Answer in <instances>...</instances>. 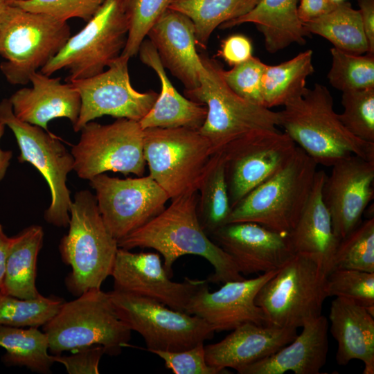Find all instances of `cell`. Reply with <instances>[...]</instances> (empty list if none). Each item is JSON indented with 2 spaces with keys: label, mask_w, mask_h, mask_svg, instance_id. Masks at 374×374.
<instances>
[{
  "label": "cell",
  "mask_w": 374,
  "mask_h": 374,
  "mask_svg": "<svg viewBox=\"0 0 374 374\" xmlns=\"http://www.w3.org/2000/svg\"><path fill=\"white\" fill-rule=\"evenodd\" d=\"M54 355L91 346H102L105 354L118 355L128 346L132 330L118 317L109 292L87 290L64 302L43 328Z\"/></svg>",
  "instance_id": "8992f818"
},
{
  "label": "cell",
  "mask_w": 374,
  "mask_h": 374,
  "mask_svg": "<svg viewBox=\"0 0 374 374\" xmlns=\"http://www.w3.org/2000/svg\"><path fill=\"white\" fill-rule=\"evenodd\" d=\"M211 236L244 275L279 269L294 254L288 234L255 222L226 224Z\"/></svg>",
  "instance_id": "ffe728a7"
},
{
  "label": "cell",
  "mask_w": 374,
  "mask_h": 374,
  "mask_svg": "<svg viewBox=\"0 0 374 374\" xmlns=\"http://www.w3.org/2000/svg\"><path fill=\"white\" fill-rule=\"evenodd\" d=\"M362 25L368 44V55H374V0H358Z\"/></svg>",
  "instance_id": "7dc6e473"
},
{
  "label": "cell",
  "mask_w": 374,
  "mask_h": 374,
  "mask_svg": "<svg viewBox=\"0 0 374 374\" xmlns=\"http://www.w3.org/2000/svg\"><path fill=\"white\" fill-rule=\"evenodd\" d=\"M11 242V238L6 235L0 224V289L2 287L6 271V258Z\"/></svg>",
  "instance_id": "c3c4849f"
},
{
  "label": "cell",
  "mask_w": 374,
  "mask_h": 374,
  "mask_svg": "<svg viewBox=\"0 0 374 374\" xmlns=\"http://www.w3.org/2000/svg\"><path fill=\"white\" fill-rule=\"evenodd\" d=\"M322 187V199L341 241L359 224L374 196V160L357 155L342 159L331 166Z\"/></svg>",
  "instance_id": "ac0fdd59"
},
{
  "label": "cell",
  "mask_w": 374,
  "mask_h": 374,
  "mask_svg": "<svg viewBox=\"0 0 374 374\" xmlns=\"http://www.w3.org/2000/svg\"><path fill=\"white\" fill-rule=\"evenodd\" d=\"M328 73L330 84L346 91L374 87V56L347 53L332 47Z\"/></svg>",
  "instance_id": "d590c367"
},
{
  "label": "cell",
  "mask_w": 374,
  "mask_h": 374,
  "mask_svg": "<svg viewBox=\"0 0 374 374\" xmlns=\"http://www.w3.org/2000/svg\"><path fill=\"white\" fill-rule=\"evenodd\" d=\"M260 0H172L168 8L188 17L195 26L196 44L205 48L222 24L249 12Z\"/></svg>",
  "instance_id": "1f68e13d"
},
{
  "label": "cell",
  "mask_w": 374,
  "mask_h": 374,
  "mask_svg": "<svg viewBox=\"0 0 374 374\" xmlns=\"http://www.w3.org/2000/svg\"><path fill=\"white\" fill-rule=\"evenodd\" d=\"M172 200L169 206L149 222L118 240L120 248H152L163 258V267L170 278L172 266L181 256L195 255L205 258L214 272L207 281L224 283L244 279L231 256L204 232L197 215V192Z\"/></svg>",
  "instance_id": "6da1fadb"
},
{
  "label": "cell",
  "mask_w": 374,
  "mask_h": 374,
  "mask_svg": "<svg viewBox=\"0 0 374 374\" xmlns=\"http://www.w3.org/2000/svg\"><path fill=\"white\" fill-rule=\"evenodd\" d=\"M64 302L62 299L42 294L34 299H21L0 292V325L44 326L58 312Z\"/></svg>",
  "instance_id": "e575fe53"
},
{
  "label": "cell",
  "mask_w": 374,
  "mask_h": 374,
  "mask_svg": "<svg viewBox=\"0 0 374 374\" xmlns=\"http://www.w3.org/2000/svg\"><path fill=\"white\" fill-rule=\"evenodd\" d=\"M200 58L204 70L199 73V86L185 91V95L206 106V117L199 132L209 141L214 154L254 132L278 130L279 112L238 96L224 81L220 64L204 55Z\"/></svg>",
  "instance_id": "277c9868"
},
{
  "label": "cell",
  "mask_w": 374,
  "mask_h": 374,
  "mask_svg": "<svg viewBox=\"0 0 374 374\" xmlns=\"http://www.w3.org/2000/svg\"><path fill=\"white\" fill-rule=\"evenodd\" d=\"M296 329L273 325L243 323L215 344L204 346L207 364L221 373L235 371L267 357L291 342Z\"/></svg>",
  "instance_id": "603a6c76"
},
{
  "label": "cell",
  "mask_w": 374,
  "mask_h": 374,
  "mask_svg": "<svg viewBox=\"0 0 374 374\" xmlns=\"http://www.w3.org/2000/svg\"><path fill=\"white\" fill-rule=\"evenodd\" d=\"M318 164L301 148L287 164L232 209L227 224L250 222L288 234L312 191Z\"/></svg>",
  "instance_id": "5b68a950"
},
{
  "label": "cell",
  "mask_w": 374,
  "mask_h": 374,
  "mask_svg": "<svg viewBox=\"0 0 374 374\" xmlns=\"http://www.w3.org/2000/svg\"><path fill=\"white\" fill-rule=\"evenodd\" d=\"M67 21L8 5L0 24V70L12 84L25 85L71 37Z\"/></svg>",
  "instance_id": "52a82bcc"
},
{
  "label": "cell",
  "mask_w": 374,
  "mask_h": 374,
  "mask_svg": "<svg viewBox=\"0 0 374 374\" xmlns=\"http://www.w3.org/2000/svg\"><path fill=\"white\" fill-rule=\"evenodd\" d=\"M332 1L335 2V3H341V2L344 1V0H332Z\"/></svg>",
  "instance_id": "f5cc1de1"
},
{
  "label": "cell",
  "mask_w": 374,
  "mask_h": 374,
  "mask_svg": "<svg viewBox=\"0 0 374 374\" xmlns=\"http://www.w3.org/2000/svg\"><path fill=\"white\" fill-rule=\"evenodd\" d=\"M21 0H0V2L8 5H12V3Z\"/></svg>",
  "instance_id": "816d5d0a"
},
{
  "label": "cell",
  "mask_w": 374,
  "mask_h": 374,
  "mask_svg": "<svg viewBox=\"0 0 374 374\" xmlns=\"http://www.w3.org/2000/svg\"><path fill=\"white\" fill-rule=\"evenodd\" d=\"M0 346L6 351L2 361L7 366H26L44 374L51 373L54 362L48 354V339L37 328L24 329L0 325Z\"/></svg>",
  "instance_id": "d6a6232c"
},
{
  "label": "cell",
  "mask_w": 374,
  "mask_h": 374,
  "mask_svg": "<svg viewBox=\"0 0 374 374\" xmlns=\"http://www.w3.org/2000/svg\"><path fill=\"white\" fill-rule=\"evenodd\" d=\"M147 35L164 68L183 83L186 91L199 86V73L204 66L196 51L195 26L188 17L168 8Z\"/></svg>",
  "instance_id": "44dd1931"
},
{
  "label": "cell",
  "mask_w": 374,
  "mask_h": 374,
  "mask_svg": "<svg viewBox=\"0 0 374 374\" xmlns=\"http://www.w3.org/2000/svg\"><path fill=\"white\" fill-rule=\"evenodd\" d=\"M326 175L323 170L317 172L309 198L288 238L294 254L312 258L328 274L340 240L335 234L330 213L322 199Z\"/></svg>",
  "instance_id": "d4e9b609"
},
{
  "label": "cell",
  "mask_w": 374,
  "mask_h": 374,
  "mask_svg": "<svg viewBox=\"0 0 374 374\" xmlns=\"http://www.w3.org/2000/svg\"><path fill=\"white\" fill-rule=\"evenodd\" d=\"M266 65L252 55L231 70L222 69V74L227 85L238 96L251 103L262 105V78Z\"/></svg>",
  "instance_id": "60d3db41"
},
{
  "label": "cell",
  "mask_w": 374,
  "mask_h": 374,
  "mask_svg": "<svg viewBox=\"0 0 374 374\" xmlns=\"http://www.w3.org/2000/svg\"><path fill=\"white\" fill-rule=\"evenodd\" d=\"M31 87H23L8 98L14 115L21 121L48 132V123L57 118L69 119L74 125L80 109V96L69 82L39 72L30 77Z\"/></svg>",
  "instance_id": "7402d4cb"
},
{
  "label": "cell",
  "mask_w": 374,
  "mask_h": 374,
  "mask_svg": "<svg viewBox=\"0 0 374 374\" xmlns=\"http://www.w3.org/2000/svg\"><path fill=\"white\" fill-rule=\"evenodd\" d=\"M172 1L124 0L128 33L121 55L130 58L139 53L145 37L168 8Z\"/></svg>",
  "instance_id": "f35d334b"
},
{
  "label": "cell",
  "mask_w": 374,
  "mask_h": 374,
  "mask_svg": "<svg viewBox=\"0 0 374 374\" xmlns=\"http://www.w3.org/2000/svg\"><path fill=\"white\" fill-rule=\"evenodd\" d=\"M333 105L329 90L317 83L285 103L279 112L280 126L317 164L332 166L353 154L374 160V143L348 131Z\"/></svg>",
  "instance_id": "7a4b0ae2"
},
{
  "label": "cell",
  "mask_w": 374,
  "mask_h": 374,
  "mask_svg": "<svg viewBox=\"0 0 374 374\" xmlns=\"http://www.w3.org/2000/svg\"><path fill=\"white\" fill-rule=\"evenodd\" d=\"M118 317L143 338L147 350L181 351L211 339L204 319L152 299L114 289L109 292Z\"/></svg>",
  "instance_id": "8fae6325"
},
{
  "label": "cell",
  "mask_w": 374,
  "mask_h": 374,
  "mask_svg": "<svg viewBox=\"0 0 374 374\" xmlns=\"http://www.w3.org/2000/svg\"><path fill=\"white\" fill-rule=\"evenodd\" d=\"M217 55L230 66H233L247 60L252 56L251 42L244 35H231L222 41Z\"/></svg>",
  "instance_id": "f6af8a7d"
},
{
  "label": "cell",
  "mask_w": 374,
  "mask_h": 374,
  "mask_svg": "<svg viewBox=\"0 0 374 374\" xmlns=\"http://www.w3.org/2000/svg\"><path fill=\"white\" fill-rule=\"evenodd\" d=\"M326 297L350 299L366 308L374 317V273L351 269H334L326 277Z\"/></svg>",
  "instance_id": "74e56055"
},
{
  "label": "cell",
  "mask_w": 374,
  "mask_h": 374,
  "mask_svg": "<svg viewBox=\"0 0 374 374\" xmlns=\"http://www.w3.org/2000/svg\"><path fill=\"white\" fill-rule=\"evenodd\" d=\"M5 124L0 121V140L5 131ZM12 157V152L10 150H3L0 148V181L4 178L8 168L10 166V161Z\"/></svg>",
  "instance_id": "681fc988"
},
{
  "label": "cell",
  "mask_w": 374,
  "mask_h": 374,
  "mask_svg": "<svg viewBox=\"0 0 374 374\" xmlns=\"http://www.w3.org/2000/svg\"><path fill=\"white\" fill-rule=\"evenodd\" d=\"M297 8V0H260L249 12L219 28L253 23L263 35L265 49L274 53L293 43L304 44L310 35L299 18Z\"/></svg>",
  "instance_id": "83f0119b"
},
{
  "label": "cell",
  "mask_w": 374,
  "mask_h": 374,
  "mask_svg": "<svg viewBox=\"0 0 374 374\" xmlns=\"http://www.w3.org/2000/svg\"><path fill=\"white\" fill-rule=\"evenodd\" d=\"M127 56L120 55L103 72L69 81L80 96L78 118L73 128L78 132L89 122L108 115L141 121L155 103L159 93L139 92L131 84Z\"/></svg>",
  "instance_id": "9a60e30c"
},
{
  "label": "cell",
  "mask_w": 374,
  "mask_h": 374,
  "mask_svg": "<svg viewBox=\"0 0 374 374\" xmlns=\"http://www.w3.org/2000/svg\"><path fill=\"white\" fill-rule=\"evenodd\" d=\"M143 154L149 175L172 199L198 191L214 153L198 130L152 127L143 130Z\"/></svg>",
  "instance_id": "ba28073f"
},
{
  "label": "cell",
  "mask_w": 374,
  "mask_h": 374,
  "mask_svg": "<svg viewBox=\"0 0 374 374\" xmlns=\"http://www.w3.org/2000/svg\"><path fill=\"white\" fill-rule=\"evenodd\" d=\"M351 269L374 273V217L359 224L341 240L332 269Z\"/></svg>",
  "instance_id": "8d00e7d4"
},
{
  "label": "cell",
  "mask_w": 374,
  "mask_h": 374,
  "mask_svg": "<svg viewBox=\"0 0 374 374\" xmlns=\"http://www.w3.org/2000/svg\"><path fill=\"white\" fill-rule=\"evenodd\" d=\"M374 317L366 308L343 297H336L330 310V331L337 343V363L353 359L364 364V374L374 373Z\"/></svg>",
  "instance_id": "484cf974"
},
{
  "label": "cell",
  "mask_w": 374,
  "mask_h": 374,
  "mask_svg": "<svg viewBox=\"0 0 374 374\" xmlns=\"http://www.w3.org/2000/svg\"><path fill=\"white\" fill-rule=\"evenodd\" d=\"M327 274L312 258L294 254L259 290L256 304L269 325L297 328L321 314Z\"/></svg>",
  "instance_id": "30bf717a"
},
{
  "label": "cell",
  "mask_w": 374,
  "mask_h": 374,
  "mask_svg": "<svg viewBox=\"0 0 374 374\" xmlns=\"http://www.w3.org/2000/svg\"><path fill=\"white\" fill-rule=\"evenodd\" d=\"M344 111L338 117L353 135L374 143V87L342 92Z\"/></svg>",
  "instance_id": "ab89813d"
},
{
  "label": "cell",
  "mask_w": 374,
  "mask_h": 374,
  "mask_svg": "<svg viewBox=\"0 0 374 374\" xmlns=\"http://www.w3.org/2000/svg\"><path fill=\"white\" fill-rule=\"evenodd\" d=\"M262 273L251 279L223 283L215 292H210L208 282L190 299L186 312L204 319L215 332L232 330L245 323L269 325L256 296L262 286L278 271Z\"/></svg>",
  "instance_id": "d6986e66"
},
{
  "label": "cell",
  "mask_w": 374,
  "mask_h": 374,
  "mask_svg": "<svg viewBox=\"0 0 374 374\" xmlns=\"http://www.w3.org/2000/svg\"><path fill=\"white\" fill-rule=\"evenodd\" d=\"M339 3L332 0H301L297 8L301 21L308 22L333 10Z\"/></svg>",
  "instance_id": "bcb514c9"
},
{
  "label": "cell",
  "mask_w": 374,
  "mask_h": 374,
  "mask_svg": "<svg viewBox=\"0 0 374 374\" xmlns=\"http://www.w3.org/2000/svg\"><path fill=\"white\" fill-rule=\"evenodd\" d=\"M139 53L141 61L155 71L161 82V91L155 103L139 121L142 129L187 127L199 130L206 117V106L184 97L177 91L150 40H143Z\"/></svg>",
  "instance_id": "4316f807"
},
{
  "label": "cell",
  "mask_w": 374,
  "mask_h": 374,
  "mask_svg": "<svg viewBox=\"0 0 374 374\" xmlns=\"http://www.w3.org/2000/svg\"><path fill=\"white\" fill-rule=\"evenodd\" d=\"M7 6H8V4H5V3H3L0 2V24H1V20L3 19V15H4V12L6 11Z\"/></svg>",
  "instance_id": "f907efd6"
},
{
  "label": "cell",
  "mask_w": 374,
  "mask_h": 374,
  "mask_svg": "<svg viewBox=\"0 0 374 374\" xmlns=\"http://www.w3.org/2000/svg\"><path fill=\"white\" fill-rule=\"evenodd\" d=\"M43 239L44 231L39 225L29 226L11 237L1 292L21 299H34L41 295L35 283Z\"/></svg>",
  "instance_id": "f1b7e54d"
},
{
  "label": "cell",
  "mask_w": 374,
  "mask_h": 374,
  "mask_svg": "<svg viewBox=\"0 0 374 374\" xmlns=\"http://www.w3.org/2000/svg\"><path fill=\"white\" fill-rule=\"evenodd\" d=\"M296 148L292 139L277 130L254 132L222 151L231 209L285 166Z\"/></svg>",
  "instance_id": "2e32d148"
},
{
  "label": "cell",
  "mask_w": 374,
  "mask_h": 374,
  "mask_svg": "<svg viewBox=\"0 0 374 374\" xmlns=\"http://www.w3.org/2000/svg\"><path fill=\"white\" fill-rule=\"evenodd\" d=\"M302 331L272 355L242 366L240 374H318L326 364L328 353L329 321L320 316L309 319Z\"/></svg>",
  "instance_id": "cb8c5ba5"
},
{
  "label": "cell",
  "mask_w": 374,
  "mask_h": 374,
  "mask_svg": "<svg viewBox=\"0 0 374 374\" xmlns=\"http://www.w3.org/2000/svg\"><path fill=\"white\" fill-rule=\"evenodd\" d=\"M127 33L124 0H104L87 24L71 35L40 72L51 76L66 69V82L97 75L121 55Z\"/></svg>",
  "instance_id": "9c48e42d"
},
{
  "label": "cell",
  "mask_w": 374,
  "mask_h": 374,
  "mask_svg": "<svg viewBox=\"0 0 374 374\" xmlns=\"http://www.w3.org/2000/svg\"><path fill=\"white\" fill-rule=\"evenodd\" d=\"M102 346H91L76 350L69 356L52 355L54 362L62 364L69 374H98L99 362L105 354Z\"/></svg>",
  "instance_id": "ee69618b"
},
{
  "label": "cell",
  "mask_w": 374,
  "mask_h": 374,
  "mask_svg": "<svg viewBox=\"0 0 374 374\" xmlns=\"http://www.w3.org/2000/svg\"><path fill=\"white\" fill-rule=\"evenodd\" d=\"M71 153L78 177L90 180L112 171L143 176V130L139 121L118 118L110 124L87 123Z\"/></svg>",
  "instance_id": "4fadbf2b"
},
{
  "label": "cell",
  "mask_w": 374,
  "mask_h": 374,
  "mask_svg": "<svg viewBox=\"0 0 374 374\" xmlns=\"http://www.w3.org/2000/svg\"><path fill=\"white\" fill-rule=\"evenodd\" d=\"M69 213V232L61 239L59 250L62 261L72 269L65 279L66 286L78 296L87 290L100 289L111 276L118 246L89 190L75 194Z\"/></svg>",
  "instance_id": "3957f363"
},
{
  "label": "cell",
  "mask_w": 374,
  "mask_h": 374,
  "mask_svg": "<svg viewBox=\"0 0 374 374\" xmlns=\"http://www.w3.org/2000/svg\"><path fill=\"white\" fill-rule=\"evenodd\" d=\"M197 215L204 232L211 235L227 224L231 212L225 175V160L215 153L198 189Z\"/></svg>",
  "instance_id": "836d02e7"
},
{
  "label": "cell",
  "mask_w": 374,
  "mask_h": 374,
  "mask_svg": "<svg viewBox=\"0 0 374 374\" xmlns=\"http://www.w3.org/2000/svg\"><path fill=\"white\" fill-rule=\"evenodd\" d=\"M161 357L166 366L175 374H219L217 369L209 366L205 357L204 342L181 351H149Z\"/></svg>",
  "instance_id": "7bdbcfd3"
},
{
  "label": "cell",
  "mask_w": 374,
  "mask_h": 374,
  "mask_svg": "<svg viewBox=\"0 0 374 374\" xmlns=\"http://www.w3.org/2000/svg\"><path fill=\"white\" fill-rule=\"evenodd\" d=\"M310 34L320 35L343 51L362 55L368 51L361 14L348 2H341L329 12L306 23Z\"/></svg>",
  "instance_id": "f546056e"
},
{
  "label": "cell",
  "mask_w": 374,
  "mask_h": 374,
  "mask_svg": "<svg viewBox=\"0 0 374 374\" xmlns=\"http://www.w3.org/2000/svg\"><path fill=\"white\" fill-rule=\"evenodd\" d=\"M89 184L103 222L117 242L161 213L170 199L150 175L119 179L103 173Z\"/></svg>",
  "instance_id": "5bb4252c"
},
{
  "label": "cell",
  "mask_w": 374,
  "mask_h": 374,
  "mask_svg": "<svg viewBox=\"0 0 374 374\" xmlns=\"http://www.w3.org/2000/svg\"><path fill=\"white\" fill-rule=\"evenodd\" d=\"M312 54L309 49L279 64L266 65L262 86L264 107L284 106L304 92L306 79L314 71Z\"/></svg>",
  "instance_id": "4dcf8cb0"
},
{
  "label": "cell",
  "mask_w": 374,
  "mask_h": 374,
  "mask_svg": "<svg viewBox=\"0 0 374 374\" xmlns=\"http://www.w3.org/2000/svg\"><path fill=\"white\" fill-rule=\"evenodd\" d=\"M0 121L13 132L19 150L18 161L28 162L44 177L51 201L44 212L46 222L67 227L72 199L66 185L68 174L73 170L74 160L60 139L42 127L18 119L8 98L0 102Z\"/></svg>",
  "instance_id": "7c38bea8"
},
{
  "label": "cell",
  "mask_w": 374,
  "mask_h": 374,
  "mask_svg": "<svg viewBox=\"0 0 374 374\" xmlns=\"http://www.w3.org/2000/svg\"><path fill=\"white\" fill-rule=\"evenodd\" d=\"M104 0H21L12 5L25 10L43 13L67 21L79 18L88 21L98 11Z\"/></svg>",
  "instance_id": "b9f144b4"
},
{
  "label": "cell",
  "mask_w": 374,
  "mask_h": 374,
  "mask_svg": "<svg viewBox=\"0 0 374 374\" xmlns=\"http://www.w3.org/2000/svg\"><path fill=\"white\" fill-rule=\"evenodd\" d=\"M111 276L114 288L156 300L185 312L192 296L207 280L186 278L174 282L167 274L160 256L152 252L132 253L118 247Z\"/></svg>",
  "instance_id": "e0dca14e"
}]
</instances>
